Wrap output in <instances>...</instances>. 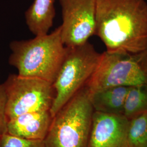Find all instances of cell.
Wrapping results in <instances>:
<instances>
[{
    "mask_svg": "<svg viewBox=\"0 0 147 147\" xmlns=\"http://www.w3.org/2000/svg\"><path fill=\"white\" fill-rule=\"evenodd\" d=\"M0 147H1V136H0Z\"/></svg>",
    "mask_w": 147,
    "mask_h": 147,
    "instance_id": "cell-16",
    "label": "cell"
},
{
    "mask_svg": "<svg viewBox=\"0 0 147 147\" xmlns=\"http://www.w3.org/2000/svg\"><path fill=\"white\" fill-rule=\"evenodd\" d=\"M101 53L88 42L75 47H67L62 63L53 86L55 98L50 113L53 117L83 87L94 74Z\"/></svg>",
    "mask_w": 147,
    "mask_h": 147,
    "instance_id": "cell-4",
    "label": "cell"
},
{
    "mask_svg": "<svg viewBox=\"0 0 147 147\" xmlns=\"http://www.w3.org/2000/svg\"><path fill=\"white\" fill-rule=\"evenodd\" d=\"M53 118L50 111L22 114L8 120L7 133L26 140H44Z\"/></svg>",
    "mask_w": 147,
    "mask_h": 147,
    "instance_id": "cell-9",
    "label": "cell"
},
{
    "mask_svg": "<svg viewBox=\"0 0 147 147\" xmlns=\"http://www.w3.org/2000/svg\"><path fill=\"white\" fill-rule=\"evenodd\" d=\"M129 87L115 86L89 93L95 111L112 115H123Z\"/></svg>",
    "mask_w": 147,
    "mask_h": 147,
    "instance_id": "cell-11",
    "label": "cell"
},
{
    "mask_svg": "<svg viewBox=\"0 0 147 147\" xmlns=\"http://www.w3.org/2000/svg\"><path fill=\"white\" fill-rule=\"evenodd\" d=\"M3 84L8 120L27 113L50 111L55 98L53 84L18 74H11Z\"/></svg>",
    "mask_w": 147,
    "mask_h": 147,
    "instance_id": "cell-6",
    "label": "cell"
},
{
    "mask_svg": "<svg viewBox=\"0 0 147 147\" xmlns=\"http://www.w3.org/2000/svg\"><path fill=\"white\" fill-rule=\"evenodd\" d=\"M147 112V85L130 87L126 95L124 115L129 119Z\"/></svg>",
    "mask_w": 147,
    "mask_h": 147,
    "instance_id": "cell-12",
    "label": "cell"
},
{
    "mask_svg": "<svg viewBox=\"0 0 147 147\" xmlns=\"http://www.w3.org/2000/svg\"><path fill=\"white\" fill-rule=\"evenodd\" d=\"M127 138L129 147H147V112L129 119Z\"/></svg>",
    "mask_w": 147,
    "mask_h": 147,
    "instance_id": "cell-13",
    "label": "cell"
},
{
    "mask_svg": "<svg viewBox=\"0 0 147 147\" xmlns=\"http://www.w3.org/2000/svg\"><path fill=\"white\" fill-rule=\"evenodd\" d=\"M129 119L123 115L95 111L88 147H129Z\"/></svg>",
    "mask_w": 147,
    "mask_h": 147,
    "instance_id": "cell-8",
    "label": "cell"
},
{
    "mask_svg": "<svg viewBox=\"0 0 147 147\" xmlns=\"http://www.w3.org/2000/svg\"><path fill=\"white\" fill-rule=\"evenodd\" d=\"M9 63L18 75L53 84L67 51L60 26L51 33L11 42Z\"/></svg>",
    "mask_w": 147,
    "mask_h": 147,
    "instance_id": "cell-2",
    "label": "cell"
},
{
    "mask_svg": "<svg viewBox=\"0 0 147 147\" xmlns=\"http://www.w3.org/2000/svg\"><path fill=\"white\" fill-rule=\"evenodd\" d=\"M147 85V49L136 53H101L100 62L86 84L92 93L115 86Z\"/></svg>",
    "mask_w": 147,
    "mask_h": 147,
    "instance_id": "cell-5",
    "label": "cell"
},
{
    "mask_svg": "<svg viewBox=\"0 0 147 147\" xmlns=\"http://www.w3.org/2000/svg\"><path fill=\"white\" fill-rule=\"evenodd\" d=\"M1 147H45L44 140H30L7 133L1 136Z\"/></svg>",
    "mask_w": 147,
    "mask_h": 147,
    "instance_id": "cell-14",
    "label": "cell"
},
{
    "mask_svg": "<svg viewBox=\"0 0 147 147\" xmlns=\"http://www.w3.org/2000/svg\"><path fill=\"white\" fill-rule=\"evenodd\" d=\"M95 35L109 53L147 49V3L144 0H96Z\"/></svg>",
    "mask_w": 147,
    "mask_h": 147,
    "instance_id": "cell-1",
    "label": "cell"
},
{
    "mask_svg": "<svg viewBox=\"0 0 147 147\" xmlns=\"http://www.w3.org/2000/svg\"><path fill=\"white\" fill-rule=\"evenodd\" d=\"M62 24L61 36L66 47L88 42L95 30L96 0H59Z\"/></svg>",
    "mask_w": 147,
    "mask_h": 147,
    "instance_id": "cell-7",
    "label": "cell"
},
{
    "mask_svg": "<svg viewBox=\"0 0 147 147\" xmlns=\"http://www.w3.org/2000/svg\"><path fill=\"white\" fill-rule=\"evenodd\" d=\"M7 95L4 84H0V136L7 132L8 118L6 115Z\"/></svg>",
    "mask_w": 147,
    "mask_h": 147,
    "instance_id": "cell-15",
    "label": "cell"
},
{
    "mask_svg": "<svg viewBox=\"0 0 147 147\" xmlns=\"http://www.w3.org/2000/svg\"><path fill=\"white\" fill-rule=\"evenodd\" d=\"M94 112L84 85L53 116L45 147H88Z\"/></svg>",
    "mask_w": 147,
    "mask_h": 147,
    "instance_id": "cell-3",
    "label": "cell"
},
{
    "mask_svg": "<svg viewBox=\"0 0 147 147\" xmlns=\"http://www.w3.org/2000/svg\"><path fill=\"white\" fill-rule=\"evenodd\" d=\"M54 0H34L25 16L29 30L35 36L49 33L55 16Z\"/></svg>",
    "mask_w": 147,
    "mask_h": 147,
    "instance_id": "cell-10",
    "label": "cell"
}]
</instances>
